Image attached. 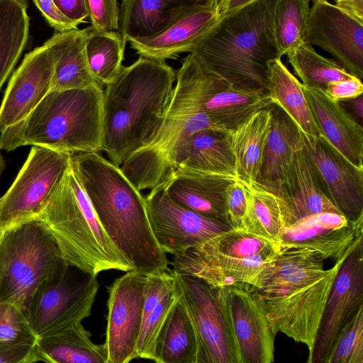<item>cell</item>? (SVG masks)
Instances as JSON below:
<instances>
[{"label": "cell", "mask_w": 363, "mask_h": 363, "mask_svg": "<svg viewBox=\"0 0 363 363\" xmlns=\"http://www.w3.org/2000/svg\"><path fill=\"white\" fill-rule=\"evenodd\" d=\"M71 162L107 235L133 267L147 275L169 269L148 219L145 196L99 152L71 155Z\"/></svg>", "instance_id": "1"}, {"label": "cell", "mask_w": 363, "mask_h": 363, "mask_svg": "<svg viewBox=\"0 0 363 363\" xmlns=\"http://www.w3.org/2000/svg\"><path fill=\"white\" fill-rule=\"evenodd\" d=\"M275 2L237 0L190 53L229 86L268 92V64L281 59L273 32Z\"/></svg>", "instance_id": "2"}, {"label": "cell", "mask_w": 363, "mask_h": 363, "mask_svg": "<svg viewBox=\"0 0 363 363\" xmlns=\"http://www.w3.org/2000/svg\"><path fill=\"white\" fill-rule=\"evenodd\" d=\"M176 71L165 62L139 57L123 66L103 96L104 150L121 167L156 134L171 98Z\"/></svg>", "instance_id": "3"}, {"label": "cell", "mask_w": 363, "mask_h": 363, "mask_svg": "<svg viewBox=\"0 0 363 363\" xmlns=\"http://www.w3.org/2000/svg\"><path fill=\"white\" fill-rule=\"evenodd\" d=\"M28 219L44 224L69 267L93 277L111 269L133 271L103 228L71 160L49 196Z\"/></svg>", "instance_id": "4"}, {"label": "cell", "mask_w": 363, "mask_h": 363, "mask_svg": "<svg viewBox=\"0 0 363 363\" xmlns=\"http://www.w3.org/2000/svg\"><path fill=\"white\" fill-rule=\"evenodd\" d=\"M103 96L100 84L50 91L25 119L0 133V150L33 145L70 155L99 152Z\"/></svg>", "instance_id": "5"}, {"label": "cell", "mask_w": 363, "mask_h": 363, "mask_svg": "<svg viewBox=\"0 0 363 363\" xmlns=\"http://www.w3.org/2000/svg\"><path fill=\"white\" fill-rule=\"evenodd\" d=\"M206 74L196 57L189 53L176 72L171 98L156 134L121 165L123 173L139 191L152 189L166 180L172 171L175 149L188 137L201 130L218 129L203 110Z\"/></svg>", "instance_id": "6"}, {"label": "cell", "mask_w": 363, "mask_h": 363, "mask_svg": "<svg viewBox=\"0 0 363 363\" xmlns=\"http://www.w3.org/2000/svg\"><path fill=\"white\" fill-rule=\"evenodd\" d=\"M69 267L40 220L27 219L0 231V303L26 315L40 286Z\"/></svg>", "instance_id": "7"}, {"label": "cell", "mask_w": 363, "mask_h": 363, "mask_svg": "<svg viewBox=\"0 0 363 363\" xmlns=\"http://www.w3.org/2000/svg\"><path fill=\"white\" fill-rule=\"evenodd\" d=\"M67 272L44 282L26 313L38 337L74 325L89 317L99 284L96 277Z\"/></svg>", "instance_id": "8"}, {"label": "cell", "mask_w": 363, "mask_h": 363, "mask_svg": "<svg viewBox=\"0 0 363 363\" xmlns=\"http://www.w3.org/2000/svg\"><path fill=\"white\" fill-rule=\"evenodd\" d=\"M174 273L194 328L196 363H240L217 288L199 278Z\"/></svg>", "instance_id": "9"}, {"label": "cell", "mask_w": 363, "mask_h": 363, "mask_svg": "<svg viewBox=\"0 0 363 363\" xmlns=\"http://www.w3.org/2000/svg\"><path fill=\"white\" fill-rule=\"evenodd\" d=\"M69 153L33 146L15 180L0 199V231L30 218L70 164Z\"/></svg>", "instance_id": "10"}, {"label": "cell", "mask_w": 363, "mask_h": 363, "mask_svg": "<svg viewBox=\"0 0 363 363\" xmlns=\"http://www.w3.org/2000/svg\"><path fill=\"white\" fill-rule=\"evenodd\" d=\"M362 308V238L355 243L335 276L306 363H327L342 331Z\"/></svg>", "instance_id": "11"}, {"label": "cell", "mask_w": 363, "mask_h": 363, "mask_svg": "<svg viewBox=\"0 0 363 363\" xmlns=\"http://www.w3.org/2000/svg\"><path fill=\"white\" fill-rule=\"evenodd\" d=\"M355 243L318 281L280 296H264L258 292L275 335L280 332L308 349L311 347L335 276Z\"/></svg>", "instance_id": "12"}, {"label": "cell", "mask_w": 363, "mask_h": 363, "mask_svg": "<svg viewBox=\"0 0 363 363\" xmlns=\"http://www.w3.org/2000/svg\"><path fill=\"white\" fill-rule=\"evenodd\" d=\"M146 209L154 237L164 253L174 255L196 247L231 227L173 201L161 183L150 189Z\"/></svg>", "instance_id": "13"}, {"label": "cell", "mask_w": 363, "mask_h": 363, "mask_svg": "<svg viewBox=\"0 0 363 363\" xmlns=\"http://www.w3.org/2000/svg\"><path fill=\"white\" fill-rule=\"evenodd\" d=\"M216 288L231 325L240 363H273L275 335L256 289L245 284Z\"/></svg>", "instance_id": "14"}, {"label": "cell", "mask_w": 363, "mask_h": 363, "mask_svg": "<svg viewBox=\"0 0 363 363\" xmlns=\"http://www.w3.org/2000/svg\"><path fill=\"white\" fill-rule=\"evenodd\" d=\"M146 275L127 272L108 287L104 346L108 363H130L138 358L136 345L143 320Z\"/></svg>", "instance_id": "15"}, {"label": "cell", "mask_w": 363, "mask_h": 363, "mask_svg": "<svg viewBox=\"0 0 363 363\" xmlns=\"http://www.w3.org/2000/svg\"><path fill=\"white\" fill-rule=\"evenodd\" d=\"M304 43L328 52L351 75L363 79V25L333 4L315 0L310 6Z\"/></svg>", "instance_id": "16"}, {"label": "cell", "mask_w": 363, "mask_h": 363, "mask_svg": "<svg viewBox=\"0 0 363 363\" xmlns=\"http://www.w3.org/2000/svg\"><path fill=\"white\" fill-rule=\"evenodd\" d=\"M229 9L230 0H196L157 35L128 42L140 57L165 62L191 52Z\"/></svg>", "instance_id": "17"}, {"label": "cell", "mask_w": 363, "mask_h": 363, "mask_svg": "<svg viewBox=\"0 0 363 363\" xmlns=\"http://www.w3.org/2000/svg\"><path fill=\"white\" fill-rule=\"evenodd\" d=\"M303 136L333 204L349 220H363V168L354 165L323 136Z\"/></svg>", "instance_id": "18"}, {"label": "cell", "mask_w": 363, "mask_h": 363, "mask_svg": "<svg viewBox=\"0 0 363 363\" xmlns=\"http://www.w3.org/2000/svg\"><path fill=\"white\" fill-rule=\"evenodd\" d=\"M54 60L43 45L27 53L13 72L0 106V133L25 119L50 91Z\"/></svg>", "instance_id": "19"}, {"label": "cell", "mask_w": 363, "mask_h": 363, "mask_svg": "<svg viewBox=\"0 0 363 363\" xmlns=\"http://www.w3.org/2000/svg\"><path fill=\"white\" fill-rule=\"evenodd\" d=\"M363 235V220L351 221L341 214L317 213L300 218L286 227L279 247H306L335 262Z\"/></svg>", "instance_id": "20"}, {"label": "cell", "mask_w": 363, "mask_h": 363, "mask_svg": "<svg viewBox=\"0 0 363 363\" xmlns=\"http://www.w3.org/2000/svg\"><path fill=\"white\" fill-rule=\"evenodd\" d=\"M273 194L283 201L287 226L317 213L341 214L328 196L303 134L284 180Z\"/></svg>", "instance_id": "21"}, {"label": "cell", "mask_w": 363, "mask_h": 363, "mask_svg": "<svg viewBox=\"0 0 363 363\" xmlns=\"http://www.w3.org/2000/svg\"><path fill=\"white\" fill-rule=\"evenodd\" d=\"M275 257L240 259L206 252L194 247L174 255L170 264L174 272L199 278L214 287L245 284L257 289L264 272Z\"/></svg>", "instance_id": "22"}, {"label": "cell", "mask_w": 363, "mask_h": 363, "mask_svg": "<svg viewBox=\"0 0 363 363\" xmlns=\"http://www.w3.org/2000/svg\"><path fill=\"white\" fill-rule=\"evenodd\" d=\"M235 179L238 178L177 168L162 184L177 204L228 224L226 192Z\"/></svg>", "instance_id": "23"}, {"label": "cell", "mask_w": 363, "mask_h": 363, "mask_svg": "<svg viewBox=\"0 0 363 363\" xmlns=\"http://www.w3.org/2000/svg\"><path fill=\"white\" fill-rule=\"evenodd\" d=\"M326 259L306 247H284L264 272L256 290L264 296H280L309 286L325 277Z\"/></svg>", "instance_id": "24"}, {"label": "cell", "mask_w": 363, "mask_h": 363, "mask_svg": "<svg viewBox=\"0 0 363 363\" xmlns=\"http://www.w3.org/2000/svg\"><path fill=\"white\" fill-rule=\"evenodd\" d=\"M302 89L320 135L354 165L363 168V127L323 91L303 84Z\"/></svg>", "instance_id": "25"}, {"label": "cell", "mask_w": 363, "mask_h": 363, "mask_svg": "<svg viewBox=\"0 0 363 363\" xmlns=\"http://www.w3.org/2000/svg\"><path fill=\"white\" fill-rule=\"evenodd\" d=\"M272 104L268 92L246 91L232 88L206 71L203 110L212 124L219 130L230 133Z\"/></svg>", "instance_id": "26"}, {"label": "cell", "mask_w": 363, "mask_h": 363, "mask_svg": "<svg viewBox=\"0 0 363 363\" xmlns=\"http://www.w3.org/2000/svg\"><path fill=\"white\" fill-rule=\"evenodd\" d=\"M177 168L238 178L230 134L218 129L192 134L175 149L172 171Z\"/></svg>", "instance_id": "27"}, {"label": "cell", "mask_w": 363, "mask_h": 363, "mask_svg": "<svg viewBox=\"0 0 363 363\" xmlns=\"http://www.w3.org/2000/svg\"><path fill=\"white\" fill-rule=\"evenodd\" d=\"M91 30V26L55 33L43 44L54 60L50 91L86 89L99 84L90 70L86 55V38Z\"/></svg>", "instance_id": "28"}, {"label": "cell", "mask_w": 363, "mask_h": 363, "mask_svg": "<svg viewBox=\"0 0 363 363\" xmlns=\"http://www.w3.org/2000/svg\"><path fill=\"white\" fill-rule=\"evenodd\" d=\"M269 108L270 128L255 184L274 193L287 173L303 133L278 105L272 104Z\"/></svg>", "instance_id": "29"}, {"label": "cell", "mask_w": 363, "mask_h": 363, "mask_svg": "<svg viewBox=\"0 0 363 363\" xmlns=\"http://www.w3.org/2000/svg\"><path fill=\"white\" fill-rule=\"evenodd\" d=\"M196 0H123L118 33L129 39L157 35L177 20Z\"/></svg>", "instance_id": "30"}, {"label": "cell", "mask_w": 363, "mask_h": 363, "mask_svg": "<svg viewBox=\"0 0 363 363\" xmlns=\"http://www.w3.org/2000/svg\"><path fill=\"white\" fill-rule=\"evenodd\" d=\"M91 334L78 323L39 337L35 347L39 361L45 363H108L104 345H96Z\"/></svg>", "instance_id": "31"}, {"label": "cell", "mask_w": 363, "mask_h": 363, "mask_svg": "<svg viewBox=\"0 0 363 363\" xmlns=\"http://www.w3.org/2000/svg\"><path fill=\"white\" fill-rule=\"evenodd\" d=\"M196 336L181 292L159 332L152 360L155 363H196Z\"/></svg>", "instance_id": "32"}, {"label": "cell", "mask_w": 363, "mask_h": 363, "mask_svg": "<svg viewBox=\"0 0 363 363\" xmlns=\"http://www.w3.org/2000/svg\"><path fill=\"white\" fill-rule=\"evenodd\" d=\"M270 122L269 108H264L229 133L238 179L247 185L257 182Z\"/></svg>", "instance_id": "33"}, {"label": "cell", "mask_w": 363, "mask_h": 363, "mask_svg": "<svg viewBox=\"0 0 363 363\" xmlns=\"http://www.w3.org/2000/svg\"><path fill=\"white\" fill-rule=\"evenodd\" d=\"M267 91L273 101L308 137L320 135L305 98L302 84L292 74L281 59L268 64Z\"/></svg>", "instance_id": "34"}, {"label": "cell", "mask_w": 363, "mask_h": 363, "mask_svg": "<svg viewBox=\"0 0 363 363\" xmlns=\"http://www.w3.org/2000/svg\"><path fill=\"white\" fill-rule=\"evenodd\" d=\"M28 6L23 0H0V89L28 40Z\"/></svg>", "instance_id": "35"}, {"label": "cell", "mask_w": 363, "mask_h": 363, "mask_svg": "<svg viewBox=\"0 0 363 363\" xmlns=\"http://www.w3.org/2000/svg\"><path fill=\"white\" fill-rule=\"evenodd\" d=\"M247 186L248 208L242 230L279 247L287 226L281 199L255 183Z\"/></svg>", "instance_id": "36"}, {"label": "cell", "mask_w": 363, "mask_h": 363, "mask_svg": "<svg viewBox=\"0 0 363 363\" xmlns=\"http://www.w3.org/2000/svg\"><path fill=\"white\" fill-rule=\"evenodd\" d=\"M286 56L294 75L297 76L301 83L308 88L324 91L329 84L354 77L333 59L320 55L306 43H303Z\"/></svg>", "instance_id": "37"}, {"label": "cell", "mask_w": 363, "mask_h": 363, "mask_svg": "<svg viewBox=\"0 0 363 363\" xmlns=\"http://www.w3.org/2000/svg\"><path fill=\"white\" fill-rule=\"evenodd\" d=\"M125 45L118 32L99 33L93 28L86 42V55L96 81L103 86L111 83L121 72Z\"/></svg>", "instance_id": "38"}, {"label": "cell", "mask_w": 363, "mask_h": 363, "mask_svg": "<svg viewBox=\"0 0 363 363\" xmlns=\"http://www.w3.org/2000/svg\"><path fill=\"white\" fill-rule=\"evenodd\" d=\"M201 251L240 259L274 258L280 247L242 229H230L196 246Z\"/></svg>", "instance_id": "39"}, {"label": "cell", "mask_w": 363, "mask_h": 363, "mask_svg": "<svg viewBox=\"0 0 363 363\" xmlns=\"http://www.w3.org/2000/svg\"><path fill=\"white\" fill-rule=\"evenodd\" d=\"M310 6L308 0H276L273 32L280 58L304 43Z\"/></svg>", "instance_id": "40"}, {"label": "cell", "mask_w": 363, "mask_h": 363, "mask_svg": "<svg viewBox=\"0 0 363 363\" xmlns=\"http://www.w3.org/2000/svg\"><path fill=\"white\" fill-rule=\"evenodd\" d=\"M180 294L181 291L175 278L174 288L164 296L143 322L136 345L138 358L153 359L155 345L159 332Z\"/></svg>", "instance_id": "41"}, {"label": "cell", "mask_w": 363, "mask_h": 363, "mask_svg": "<svg viewBox=\"0 0 363 363\" xmlns=\"http://www.w3.org/2000/svg\"><path fill=\"white\" fill-rule=\"evenodd\" d=\"M38 338L20 309L0 303V346L35 345Z\"/></svg>", "instance_id": "42"}, {"label": "cell", "mask_w": 363, "mask_h": 363, "mask_svg": "<svg viewBox=\"0 0 363 363\" xmlns=\"http://www.w3.org/2000/svg\"><path fill=\"white\" fill-rule=\"evenodd\" d=\"M327 363H363V308L342 331Z\"/></svg>", "instance_id": "43"}, {"label": "cell", "mask_w": 363, "mask_h": 363, "mask_svg": "<svg viewBox=\"0 0 363 363\" xmlns=\"http://www.w3.org/2000/svg\"><path fill=\"white\" fill-rule=\"evenodd\" d=\"M86 2L94 31L118 32L120 6L116 0H86Z\"/></svg>", "instance_id": "44"}, {"label": "cell", "mask_w": 363, "mask_h": 363, "mask_svg": "<svg viewBox=\"0 0 363 363\" xmlns=\"http://www.w3.org/2000/svg\"><path fill=\"white\" fill-rule=\"evenodd\" d=\"M226 215L232 229H243L248 208V186L235 179L226 192Z\"/></svg>", "instance_id": "45"}, {"label": "cell", "mask_w": 363, "mask_h": 363, "mask_svg": "<svg viewBox=\"0 0 363 363\" xmlns=\"http://www.w3.org/2000/svg\"><path fill=\"white\" fill-rule=\"evenodd\" d=\"M33 3L57 33H65L78 28L79 24L67 18L53 0H35Z\"/></svg>", "instance_id": "46"}, {"label": "cell", "mask_w": 363, "mask_h": 363, "mask_svg": "<svg viewBox=\"0 0 363 363\" xmlns=\"http://www.w3.org/2000/svg\"><path fill=\"white\" fill-rule=\"evenodd\" d=\"M323 92L331 100L338 102L362 96L363 84L362 80L352 77L329 84Z\"/></svg>", "instance_id": "47"}, {"label": "cell", "mask_w": 363, "mask_h": 363, "mask_svg": "<svg viewBox=\"0 0 363 363\" xmlns=\"http://www.w3.org/2000/svg\"><path fill=\"white\" fill-rule=\"evenodd\" d=\"M38 361L35 345L0 346V363H35Z\"/></svg>", "instance_id": "48"}, {"label": "cell", "mask_w": 363, "mask_h": 363, "mask_svg": "<svg viewBox=\"0 0 363 363\" xmlns=\"http://www.w3.org/2000/svg\"><path fill=\"white\" fill-rule=\"evenodd\" d=\"M55 4L69 19L82 23L89 16L86 0H53Z\"/></svg>", "instance_id": "49"}, {"label": "cell", "mask_w": 363, "mask_h": 363, "mask_svg": "<svg viewBox=\"0 0 363 363\" xmlns=\"http://www.w3.org/2000/svg\"><path fill=\"white\" fill-rule=\"evenodd\" d=\"M333 4L345 14L363 25V0H337Z\"/></svg>", "instance_id": "50"}, {"label": "cell", "mask_w": 363, "mask_h": 363, "mask_svg": "<svg viewBox=\"0 0 363 363\" xmlns=\"http://www.w3.org/2000/svg\"><path fill=\"white\" fill-rule=\"evenodd\" d=\"M342 108L350 114V116L360 125L362 126L363 120V97H357L338 101Z\"/></svg>", "instance_id": "51"}, {"label": "cell", "mask_w": 363, "mask_h": 363, "mask_svg": "<svg viewBox=\"0 0 363 363\" xmlns=\"http://www.w3.org/2000/svg\"><path fill=\"white\" fill-rule=\"evenodd\" d=\"M5 168V162L0 152V177Z\"/></svg>", "instance_id": "52"}]
</instances>
